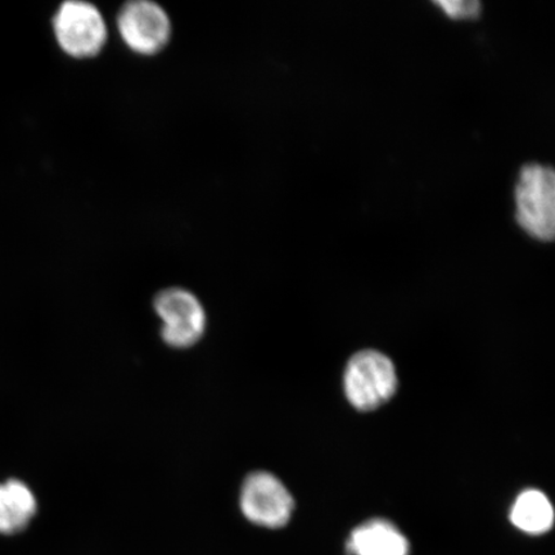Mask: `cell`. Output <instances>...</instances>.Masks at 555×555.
Instances as JSON below:
<instances>
[{
  "mask_svg": "<svg viewBox=\"0 0 555 555\" xmlns=\"http://www.w3.org/2000/svg\"><path fill=\"white\" fill-rule=\"evenodd\" d=\"M516 219L532 238L555 241V169L530 164L519 172Z\"/></svg>",
  "mask_w": 555,
  "mask_h": 555,
  "instance_id": "1",
  "label": "cell"
},
{
  "mask_svg": "<svg viewBox=\"0 0 555 555\" xmlns=\"http://www.w3.org/2000/svg\"><path fill=\"white\" fill-rule=\"evenodd\" d=\"M344 387L346 398L353 408L362 412L374 411L397 391V371L384 353L360 351L347 363Z\"/></svg>",
  "mask_w": 555,
  "mask_h": 555,
  "instance_id": "2",
  "label": "cell"
},
{
  "mask_svg": "<svg viewBox=\"0 0 555 555\" xmlns=\"http://www.w3.org/2000/svg\"><path fill=\"white\" fill-rule=\"evenodd\" d=\"M53 31L61 50L76 60L95 57L108 39L107 24L101 11L80 0L61 4L53 17Z\"/></svg>",
  "mask_w": 555,
  "mask_h": 555,
  "instance_id": "3",
  "label": "cell"
},
{
  "mask_svg": "<svg viewBox=\"0 0 555 555\" xmlns=\"http://www.w3.org/2000/svg\"><path fill=\"white\" fill-rule=\"evenodd\" d=\"M122 43L135 54L156 55L170 43L171 18L152 0H131L121 7L116 18Z\"/></svg>",
  "mask_w": 555,
  "mask_h": 555,
  "instance_id": "4",
  "label": "cell"
},
{
  "mask_svg": "<svg viewBox=\"0 0 555 555\" xmlns=\"http://www.w3.org/2000/svg\"><path fill=\"white\" fill-rule=\"evenodd\" d=\"M241 511L249 522L281 529L289 522L295 501L284 483L270 472H254L242 485Z\"/></svg>",
  "mask_w": 555,
  "mask_h": 555,
  "instance_id": "5",
  "label": "cell"
},
{
  "mask_svg": "<svg viewBox=\"0 0 555 555\" xmlns=\"http://www.w3.org/2000/svg\"><path fill=\"white\" fill-rule=\"evenodd\" d=\"M155 311L162 319L165 344L176 349H186L203 338L206 312L198 298L189 289L171 287L155 297Z\"/></svg>",
  "mask_w": 555,
  "mask_h": 555,
  "instance_id": "6",
  "label": "cell"
},
{
  "mask_svg": "<svg viewBox=\"0 0 555 555\" xmlns=\"http://www.w3.org/2000/svg\"><path fill=\"white\" fill-rule=\"evenodd\" d=\"M347 555H409L411 546L398 527L385 519H372L351 532Z\"/></svg>",
  "mask_w": 555,
  "mask_h": 555,
  "instance_id": "7",
  "label": "cell"
},
{
  "mask_svg": "<svg viewBox=\"0 0 555 555\" xmlns=\"http://www.w3.org/2000/svg\"><path fill=\"white\" fill-rule=\"evenodd\" d=\"M37 509V498L29 486L16 478L0 482V533L2 535H16L25 530Z\"/></svg>",
  "mask_w": 555,
  "mask_h": 555,
  "instance_id": "8",
  "label": "cell"
},
{
  "mask_svg": "<svg viewBox=\"0 0 555 555\" xmlns=\"http://www.w3.org/2000/svg\"><path fill=\"white\" fill-rule=\"evenodd\" d=\"M555 513L550 499L538 490H527L512 506V524L530 535H541L554 525Z\"/></svg>",
  "mask_w": 555,
  "mask_h": 555,
  "instance_id": "9",
  "label": "cell"
},
{
  "mask_svg": "<svg viewBox=\"0 0 555 555\" xmlns=\"http://www.w3.org/2000/svg\"><path fill=\"white\" fill-rule=\"evenodd\" d=\"M451 18H475L480 15L481 3L476 0H441L436 2Z\"/></svg>",
  "mask_w": 555,
  "mask_h": 555,
  "instance_id": "10",
  "label": "cell"
}]
</instances>
